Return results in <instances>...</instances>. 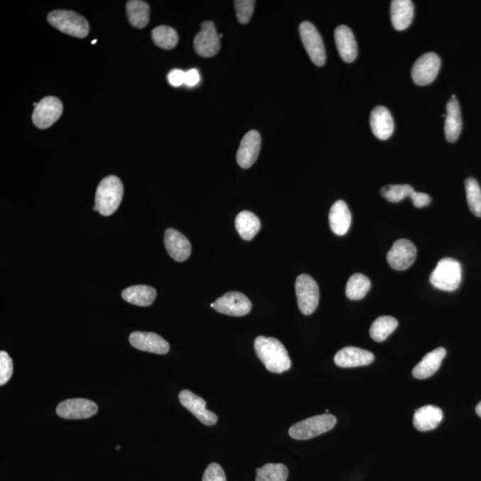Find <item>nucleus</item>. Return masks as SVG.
Here are the masks:
<instances>
[{
	"label": "nucleus",
	"mask_w": 481,
	"mask_h": 481,
	"mask_svg": "<svg viewBox=\"0 0 481 481\" xmlns=\"http://www.w3.org/2000/svg\"><path fill=\"white\" fill-rule=\"evenodd\" d=\"M254 349L266 370L282 374L290 369L291 361L289 354L279 340L272 337L259 336L255 340Z\"/></svg>",
	"instance_id": "f257e3e1"
},
{
	"label": "nucleus",
	"mask_w": 481,
	"mask_h": 481,
	"mask_svg": "<svg viewBox=\"0 0 481 481\" xmlns=\"http://www.w3.org/2000/svg\"><path fill=\"white\" fill-rule=\"evenodd\" d=\"M124 185L116 175H108L100 182L96 193V206L101 215H112L118 210L124 198Z\"/></svg>",
	"instance_id": "f03ea898"
},
{
	"label": "nucleus",
	"mask_w": 481,
	"mask_h": 481,
	"mask_svg": "<svg viewBox=\"0 0 481 481\" xmlns=\"http://www.w3.org/2000/svg\"><path fill=\"white\" fill-rule=\"evenodd\" d=\"M462 277L461 264L454 259L444 258L431 274L430 282L438 290L454 291L461 284Z\"/></svg>",
	"instance_id": "7ed1b4c3"
},
{
	"label": "nucleus",
	"mask_w": 481,
	"mask_h": 481,
	"mask_svg": "<svg viewBox=\"0 0 481 481\" xmlns=\"http://www.w3.org/2000/svg\"><path fill=\"white\" fill-rule=\"evenodd\" d=\"M336 422L335 416L332 414L315 416L293 424L290 428L289 435L291 438L297 441L310 440L333 429Z\"/></svg>",
	"instance_id": "20e7f679"
},
{
	"label": "nucleus",
	"mask_w": 481,
	"mask_h": 481,
	"mask_svg": "<svg viewBox=\"0 0 481 481\" xmlns=\"http://www.w3.org/2000/svg\"><path fill=\"white\" fill-rule=\"evenodd\" d=\"M48 21L55 29L72 37L83 38L90 33L87 21L75 12L55 10L49 13Z\"/></svg>",
	"instance_id": "39448f33"
},
{
	"label": "nucleus",
	"mask_w": 481,
	"mask_h": 481,
	"mask_svg": "<svg viewBox=\"0 0 481 481\" xmlns=\"http://www.w3.org/2000/svg\"><path fill=\"white\" fill-rule=\"evenodd\" d=\"M295 291L301 313L306 315L313 314L319 303V288L317 282L310 276L303 274L297 277Z\"/></svg>",
	"instance_id": "423d86ee"
},
{
	"label": "nucleus",
	"mask_w": 481,
	"mask_h": 481,
	"mask_svg": "<svg viewBox=\"0 0 481 481\" xmlns=\"http://www.w3.org/2000/svg\"><path fill=\"white\" fill-rule=\"evenodd\" d=\"M298 31L311 61L317 66L324 65L326 62L325 45L317 28L310 22H303L301 23Z\"/></svg>",
	"instance_id": "0eeeda50"
},
{
	"label": "nucleus",
	"mask_w": 481,
	"mask_h": 481,
	"mask_svg": "<svg viewBox=\"0 0 481 481\" xmlns=\"http://www.w3.org/2000/svg\"><path fill=\"white\" fill-rule=\"evenodd\" d=\"M441 61L436 53L429 52L420 56L412 68V79L418 86L429 85L437 78Z\"/></svg>",
	"instance_id": "6e6552de"
},
{
	"label": "nucleus",
	"mask_w": 481,
	"mask_h": 481,
	"mask_svg": "<svg viewBox=\"0 0 481 481\" xmlns=\"http://www.w3.org/2000/svg\"><path fill=\"white\" fill-rule=\"evenodd\" d=\"M210 307L221 314L232 317H243L250 313L252 303L244 293L229 291L222 297L217 298L215 303L210 304Z\"/></svg>",
	"instance_id": "1a4fd4ad"
},
{
	"label": "nucleus",
	"mask_w": 481,
	"mask_h": 481,
	"mask_svg": "<svg viewBox=\"0 0 481 481\" xmlns=\"http://www.w3.org/2000/svg\"><path fill=\"white\" fill-rule=\"evenodd\" d=\"M416 254V248L412 242L407 239H399L388 252L387 261L393 269L404 271L414 264Z\"/></svg>",
	"instance_id": "9d476101"
},
{
	"label": "nucleus",
	"mask_w": 481,
	"mask_h": 481,
	"mask_svg": "<svg viewBox=\"0 0 481 481\" xmlns=\"http://www.w3.org/2000/svg\"><path fill=\"white\" fill-rule=\"evenodd\" d=\"M194 47L195 52L202 58H212L219 53L220 38L215 24L210 21L202 23L201 31L195 38Z\"/></svg>",
	"instance_id": "9b49d317"
},
{
	"label": "nucleus",
	"mask_w": 481,
	"mask_h": 481,
	"mask_svg": "<svg viewBox=\"0 0 481 481\" xmlns=\"http://www.w3.org/2000/svg\"><path fill=\"white\" fill-rule=\"evenodd\" d=\"M63 114V104L55 97H47L38 103L33 114L36 127L41 129L51 127Z\"/></svg>",
	"instance_id": "f8f14e48"
},
{
	"label": "nucleus",
	"mask_w": 481,
	"mask_h": 481,
	"mask_svg": "<svg viewBox=\"0 0 481 481\" xmlns=\"http://www.w3.org/2000/svg\"><path fill=\"white\" fill-rule=\"evenodd\" d=\"M96 403L85 399H72L60 403L56 407L58 416L69 420L87 419L97 413Z\"/></svg>",
	"instance_id": "ddd939ff"
},
{
	"label": "nucleus",
	"mask_w": 481,
	"mask_h": 481,
	"mask_svg": "<svg viewBox=\"0 0 481 481\" xmlns=\"http://www.w3.org/2000/svg\"><path fill=\"white\" fill-rule=\"evenodd\" d=\"M181 405L191 412L198 419L207 426H212L217 422L215 414L206 409L205 400L194 394L190 391H180L178 395Z\"/></svg>",
	"instance_id": "4468645a"
},
{
	"label": "nucleus",
	"mask_w": 481,
	"mask_h": 481,
	"mask_svg": "<svg viewBox=\"0 0 481 481\" xmlns=\"http://www.w3.org/2000/svg\"><path fill=\"white\" fill-rule=\"evenodd\" d=\"M261 147V138L259 133L251 131L247 133L239 146L237 160L239 166L249 168L257 161Z\"/></svg>",
	"instance_id": "2eb2a0df"
},
{
	"label": "nucleus",
	"mask_w": 481,
	"mask_h": 481,
	"mask_svg": "<svg viewBox=\"0 0 481 481\" xmlns=\"http://www.w3.org/2000/svg\"><path fill=\"white\" fill-rule=\"evenodd\" d=\"M129 342L136 350L158 355H165L170 351V344L157 333L146 332L132 333Z\"/></svg>",
	"instance_id": "dca6fc26"
},
{
	"label": "nucleus",
	"mask_w": 481,
	"mask_h": 481,
	"mask_svg": "<svg viewBox=\"0 0 481 481\" xmlns=\"http://www.w3.org/2000/svg\"><path fill=\"white\" fill-rule=\"evenodd\" d=\"M164 245L168 255L174 261L184 262L190 257L192 247L184 234L173 228H168L164 234Z\"/></svg>",
	"instance_id": "f3484780"
},
{
	"label": "nucleus",
	"mask_w": 481,
	"mask_h": 481,
	"mask_svg": "<svg viewBox=\"0 0 481 481\" xmlns=\"http://www.w3.org/2000/svg\"><path fill=\"white\" fill-rule=\"evenodd\" d=\"M374 354L356 347H346L337 352L335 363L342 368L368 366L374 362Z\"/></svg>",
	"instance_id": "a211bd4d"
},
{
	"label": "nucleus",
	"mask_w": 481,
	"mask_h": 481,
	"mask_svg": "<svg viewBox=\"0 0 481 481\" xmlns=\"http://www.w3.org/2000/svg\"><path fill=\"white\" fill-rule=\"evenodd\" d=\"M372 131L377 139L387 140L394 131V121L391 112L385 107H377L370 115Z\"/></svg>",
	"instance_id": "6ab92c4d"
},
{
	"label": "nucleus",
	"mask_w": 481,
	"mask_h": 481,
	"mask_svg": "<svg viewBox=\"0 0 481 481\" xmlns=\"http://www.w3.org/2000/svg\"><path fill=\"white\" fill-rule=\"evenodd\" d=\"M335 40L340 58L346 63L354 62L357 56V45L350 28L346 26L337 27Z\"/></svg>",
	"instance_id": "aec40b11"
},
{
	"label": "nucleus",
	"mask_w": 481,
	"mask_h": 481,
	"mask_svg": "<svg viewBox=\"0 0 481 481\" xmlns=\"http://www.w3.org/2000/svg\"><path fill=\"white\" fill-rule=\"evenodd\" d=\"M463 127L461 109L458 98L453 94L447 104V116L445 122V135L448 142L458 141Z\"/></svg>",
	"instance_id": "412c9836"
},
{
	"label": "nucleus",
	"mask_w": 481,
	"mask_h": 481,
	"mask_svg": "<svg viewBox=\"0 0 481 481\" xmlns=\"http://www.w3.org/2000/svg\"><path fill=\"white\" fill-rule=\"evenodd\" d=\"M445 355H447V350L444 347H438V349L426 354L422 361H420L414 367L413 369L414 377L423 380V379L433 377L440 369Z\"/></svg>",
	"instance_id": "4be33fe9"
},
{
	"label": "nucleus",
	"mask_w": 481,
	"mask_h": 481,
	"mask_svg": "<svg viewBox=\"0 0 481 481\" xmlns=\"http://www.w3.org/2000/svg\"><path fill=\"white\" fill-rule=\"evenodd\" d=\"M443 419V412L440 407L428 405L417 409L414 414V428L419 431L436 429Z\"/></svg>",
	"instance_id": "5701e85b"
},
{
	"label": "nucleus",
	"mask_w": 481,
	"mask_h": 481,
	"mask_svg": "<svg viewBox=\"0 0 481 481\" xmlns=\"http://www.w3.org/2000/svg\"><path fill=\"white\" fill-rule=\"evenodd\" d=\"M329 223L335 234L344 235L347 233L351 225V213L345 202L340 200L333 203L329 212Z\"/></svg>",
	"instance_id": "b1692460"
},
{
	"label": "nucleus",
	"mask_w": 481,
	"mask_h": 481,
	"mask_svg": "<svg viewBox=\"0 0 481 481\" xmlns=\"http://www.w3.org/2000/svg\"><path fill=\"white\" fill-rule=\"evenodd\" d=\"M393 27L396 31H405L414 18V3L410 0H393L391 5Z\"/></svg>",
	"instance_id": "393cba45"
},
{
	"label": "nucleus",
	"mask_w": 481,
	"mask_h": 481,
	"mask_svg": "<svg viewBox=\"0 0 481 481\" xmlns=\"http://www.w3.org/2000/svg\"><path fill=\"white\" fill-rule=\"evenodd\" d=\"M121 297L136 306L147 307L156 301V291L148 286H134L126 288L121 293Z\"/></svg>",
	"instance_id": "a878e982"
},
{
	"label": "nucleus",
	"mask_w": 481,
	"mask_h": 481,
	"mask_svg": "<svg viewBox=\"0 0 481 481\" xmlns=\"http://www.w3.org/2000/svg\"><path fill=\"white\" fill-rule=\"evenodd\" d=\"M234 224L238 234L247 241L252 240L261 227V220L254 213L249 210L239 213Z\"/></svg>",
	"instance_id": "bb28decb"
},
{
	"label": "nucleus",
	"mask_w": 481,
	"mask_h": 481,
	"mask_svg": "<svg viewBox=\"0 0 481 481\" xmlns=\"http://www.w3.org/2000/svg\"><path fill=\"white\" fill-rule=\"evenodd\" d=\"M127 13L132 26L142 29L149 23L150 8L145 1L131 0L127 3Z\"/></svg>",
	"instance_id": "cd10ccee"
},
{
	"label": "nucleus",
	"mask_w": 481,
	"mask_h": 481,
	"mask_svg": "<svg viewBox=\"0 0 481 481\" xmlns=\"http://www.w3.org/2000/svg\"><path fill=\"white\" fill-rule=\"evenodd\" d=\"M399 322L395 318L384 315L375 319L370 328L371 338L377 342H384L398 328Z\"/></svg>",
	"instance_id": "c85d7f7f"
},
{
	"label": "nucleus",
	"mask_w": 481,
	"mask_h": 481,
	"mask_svg": "<svg viewBox=\"0 0 481 481\" xmlns=\"http://www.w3.org/2000/svg\"><path fill=\"white\" fill-rule=\"evenodd\" d=\"M371 282L363 274H354L350 277L346 286L347 297L352 301L363 298L370 291Z\"/></svg>",
	"instance_id": "c756f323"
},
{
	"label": "nucleus",
	"mask_w": 481,
	"mask_h": 481,
	"mask_svg": "<svg viewBox=\"0 0 481 481\" xmlns=\"http://www.w3.org/2000/svg\"><path fill=\"white\" fill-rule=\"evenodd\" d=\"M256 481H286L287 467L283 463H266L256 470Z\"/></svg>",
	"instance_id": "7c9ffc66"
},
{
	"label": "nucleus",
	"mask_w": 481,
	"mask_h": 481,
	"mask_svg": "<svg viewBox=\"0 0 481 481\" xmlns=\"http://www.w3.org/2000/svg\"><path fill=\"white\" fill-rule=\"evenodd\" d=\"M152 38L158 47L167 49V50L174 48L178 41L177 31L173 28L164 26H158L153 29Z\"/></svg>",
	"instance_id": "2f4dec72"
},
{
	"label": "nucleus",
	"mask_w": 481,
	"mask_h": 481,
	"mask_svg": "<svg viewBox=\"0 0 481 481\" xmlns=\"http://www.w3.org/2000/svg\"><path fill=\"white\" fill-rule=\"evenodd\" d=\"M465 191L470 212L476 217H481V188L476 179H466Z\"/></svg>",
	"instance_id": "473e14b6"
},
{
	"label": "nucleus",
	"mask_w": 481,
	"mask_h": 481,
	"mask_svg": "<svg viewBox=\"0 0 481 481\" xmlns=\"http://www.w3.org/2000/svg\"><path fill=\"white\" fill-rule=\"evenodd\" d=\"M414 191L410 185H389L382 188L381 194L388 202L396 203L410 198Z\"/></svg>",
	"instance_id": "72a5a7b5"
},
{
	"label": "nucleus",
	"mask_w": 481,
	"mask_h": 481,
	"mask_svg": "<svg viewBox=\"0 0 481 481\" xmlns=\"http://www.w3.org/2000/svg\"><path fill=\"white\" fill-rule=\"evenodd\" d=\"M234 4L239 23L247 24L250 22L254 15L256 2L252 0H237L234 2Z\"/></svg>",
	"instance_id": "f704fd0d"
},
{
	"label": "nucleus",
	"mask_w": 481,
	"mask_h": 481,
	"mask_svg": "<svg viewBox=\"0 0 481 481\" xmlns=\"http://www.w3.org/2000/svg\"><path fill=\"white\" fill-rule=\"evenodd\" d=\"M13 361L6 351L0 352V385L3 386L11 379Z\"/></svg>",
	"instance_id": "c9c22d12"
},
{
	"label": "nucleus",
	"mask_w": 481,
	"mask_h": 481,
	"mask_svg": "<svg viewBox=\"0 0 481 481\" xmlns=\"http://www.w3.org/2000/svg\"><path fill=\"white\" fill-rule=\"evenodd\" d=\"M202 481H227L222 467L216 463H210L203 474Z\"/></svg>",
	"instance_id": "e433bc0d"
},
{
	"label": "nucleus",
	"mask_w": 481,
	"mask_h": 481,
	"mask_svg": "<svg viewBox=\"0 0 481 481\" xmlns=\"http://www.w3.org/2000/svg\"><path fill=\"white\" fill-rule=\"evenodd\" d=\"M410 199L412 200L414 207L416 208H423L430 205L431 199L429 195L424 194V193L413 192L411 195Z\"/></svg>",
	"instance_id": "4c0bfd02"
},
{
	"label": "nucleus",
	"mask_w": 481,
	"mask_h": 481,
	"mask_svg": "<svg viewBox=\"0 0 481 481\" xmlns=\"http://www.w3.org/2000/svg\"><path fill=\"white\" fill-rule=\"evenodd\" d=\"M185 72L181 70H173L168 75V80L171 85L179 87L185 84Z\"/></svg>",
	"instance_id": "58836bf2"
},
{
	"label": "nucleus",
	"mask_w": 481,
	"mask_h": 481,
	"mask_svg": "<svg viewBox=\"0 0 481 481\" xmlns=\"http://www.w3.org/2000/svg\"><path fill=\"white\" fill-rule=\"evenodd\" d=\"M200 82V75L199 72L196 69L189 70L188 72H185V84L188 87H194L198 85Z\"/></svg>",
	"instance_id": "ea45409f"
},
{
	"label": "nucleus",
	"mask_w": 481,
	"mask_h": 481,
	"mask_svg": "<svg viewBox=\"0 0 481 481\" xmlns=\"http://www.w3.org/2000/svg\"><path fill=\"white\" fill-rule=\"evenodd\" d=\"M476 413L481 418V401L476 406Z\"/></svg>",
	"instance_id": "a19ab883"
},
{
	"label": "nucleus",
	"mask_w": 481,
	"mask_h": 481,
	"mask_svg": "<svg viewBox=\"0 0 481 481\" xmlns=\"http://www.w3.org/2000/svg\"><path fill=\"white\" fill-rule=\"evenodd\" d=\"M119 449H121V447H119V445H117V447H116V450H119Z\"/></svg>",
	"instance_id": "79ce46f5"
},
{
	"label": "nucleus",
	"mask_w": 481,
	"mask_h": 481,
	"mask_svg": "<svg viewBox=\"0 0 481 481\" xmlns=\"http://www.w3.org/2000/svg\"><path fill=\"white\" fill-rule=\"evenodd\" d=\"M97 42V40H94L92 41V44H96Z\"/></svg>",
	"instance_id": "37998d69"
}]
</instances>
